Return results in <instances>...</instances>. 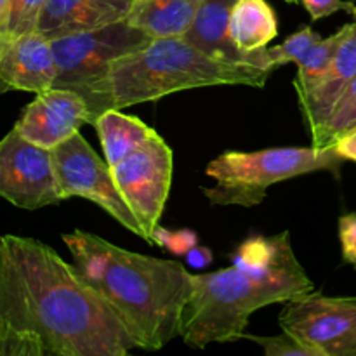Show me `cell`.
Instances as JSON below:
<instances>
[{
  "label": "cell",
  "mask_w": 356,
  "mask_h": 356,
  "mask_svg": "<svg viewBox=\"0 0 356 356\" xmlns=\"http://www.w3.org/2000/svg\"><path fill=\"white\" fill-rule=\"evenodd\" d=\"M136 341L54 249L0 236V356H125Z\"/></svg>",
  "instance_id": "obj_1"
},
{
  "label": "cell",
  "mask_w": 356,
  "mask_h": 356,
  "mask_svg": "<svg viewBox=\"0 0 356 356\" xmlns=\"http://www.w3.org/2000/svg\"><path fill=\"white\" fill-rule=\"evenodd\" d=\"M229 268L191 275L193 294L183 315L181 339L195 350L242 339L254 312L313 291L296 257L289 232L250 236Z\"/></svg>",
  "instance_id": "obj_2"
},
{
  "label": "cell",
  "mask_w": 356,
  "mask_h": 356,
  "mask_svg": "<svg viewBox=\"0 0 356 356\" xmlns=\"http://www.w3.org/2000/svg\"><path fill=\"white\" fill-rule=\"evenodd\" d=\"M73 264L124 322L136 346L156 351L181 336L193 294L179 261L136 254L89 232L63 235Z\"/></svg>",
  "instance_id": "obj_3"
},
{
  "label": "cell",
  "mask_w": 356,
  "mask_h": 356,
  "mask_svg": "<svg viewBox=\"0 0 356 356\" xmlns=\"http://www.w3.org/2000/svg\"><path fill=\"white\" fill-rule=\"evenodd\" d=\"M268 76L257 66L212 58L184 37H163L115 59L103 94L108 110H124L197 87H264Z\"/></svg>",
  "instance_id": "obj_4"
},
{
  "label": "cell",
  "mask_w": 356,
  "mask_h": 356,
  "mask_svg": "<svg viewBox=\"0 0 356 356\" xmlns=\"http://www.w3.org/2000/svg\"><path fill=\"white\" fill-rule=\"evenodd\" d=\"M344 160L334 148H266L259 152H226L212 160L205 172L216 181L205 188L207 200L214 205L256 207L263 204L271 184L294 179L316 170L339 174Z\"/></svg>",
  "instance_id": "obj_5"
},
{
  "label": "cell",
  "mask_w": 356,
  "mask_h": 356,
  "mask_svg": "<svg viewBox=\"0 0 356 356\" xmlns=\"http://www.w3.org/2000/svg\"><path fill=\"white\" fill-rule=\"evenodd\" d=\"M152 37L127 21L99 30L66 35L51 40L56 59L54 87L80 94L90 110V125L108 110L104 103V83L111 63L120 56L145 47Z\"/></svg>",
  "instance_id": "obj_6"
},
{
  "label": "cell",
  "mask_w": 356,
  "mask_h": 356,
  "mask_svg": "<svg viewBox=\"0 0 356 356\" xmlns=\"http://www.w3.org/2000/svg\"><path fill=\"white\" fill-rule=\"evenodd\" d=\"M51 152L63 200L73 197L90 200L108 212L115 221L120 222L125 229L146 240L141 225L115 184L110 163L96 155L80 132Z\"/></svg>",
  "instance_id": "obj_7"
},
{
  "label": "cell",
  "mask_w": 356,
  "mask_h": 356,
  "mask_svg": "<svg viewBox=\"0 0 356 356\" xmlns=\"http://www.w3.org/2000/svg\"><path fill=\"white\" fill-rule=\"evenodd\" d=\"M278 323L316 356H356V298L306 292L285 302Z\"/></svg>",
  "instance_id": "obj_8"
},
{
  "label": "cell",
  "mask_w": 356,
  "mask_h": 356,
  "mask_svg": "<svg viewBox=\"0 0 356 356\" xmlns=\"http://www.w3.org/2000/svg\"><path fill=\"white\" fill-rule=\"evenodd\" d=\"M172 169V149L156 132L141 148L111 167L115 184L141 225L146 242H152L153 229L162 218Z\"/></svg>",
  "instance_id": "obj_9"
},
{
  "label": "cell",
  "mask_w": 356,
  "mask_h": 356,
  "mask_svg": "<svg viewBox=\"0 0 356 356\" xmlns=\"http://www.w3.org/2000/svg\"><path fill=\"white\" fill-rule=\"evenodd\" d=\"M0 197L26 211L63 202L52 152L28 141L16 129L0 139Z\"/></svg>",
  "instance_id": "obj_10"
},
{
  "label": "cell",
  "mask_w": 356,
  "mask_h": 356,
  "mask_svg": "<svg viewBox=\"0 0 356 356\" xmlns=\"http://www.w3.org/2000/svg\"><path fill=\"white\" fill-rule=\"evenodd\" d=\"M86 124H90L87 101L73 90L52 87L37 94L17 118L14 129L28 141L52 149L76 134Z\"/></svg>",
  "instance_id": "obj_11"
},
{
  "label": "cell",
  "mask_w": 356,
  "mask_h": 356,
  "mask_svg": "<svg viewBox=\"0 0 356 356\" xmlns=\"http://www.w3.org/2000/svg\"><path fill=\"white\" fill-rule=\"evenodd\" d=\"M56 59L47 37L35 33L10 38L0 52V94H40L54 87Z\"/></svg>",
  "instance_id": "obj_12"
},
{
  "label": "cell",
  "mask_w": 356,
  "mask_h": 356,
  "mask_svg": "<svg viewBox=\"0 0 356 356\" xmlns=\"http://www.w3.org/2000/svg\"><path fill=\"white\" fill-rule=\"evenodd\" d=\"M134 0H45L38 31L49 40L127 19Z\"/></svg>",
  "instance_id": "obj_13"
},
{
  "label": "cell",
  "mask_w": 356,
  "mask_h": 356,
  "mask_svg": "<svg viewBox=\"0 0 356 356\" xmlns=\"http://www.w3.org/2000/svg\"><path fill=\"white\" fill-rule=\"evenodd\" d=\"M356 75V19L346 24V33L325 75L312 90L299 97L302 118L309 132L316 131L329 118L334 104Z\"/></svg>",
  "instance_id": "obj_14"
},
{
  "label": "cell",
  "mask_w": 356,
  "mask_h": 356,
  "mask_svg": "<svg viewBox=\"0 0 356 356\" xmlns=\"http://www.w3.org/2000/svg\"><path fill=\"white\" fill-rule=\"evenodd\" d=\"M205 0H134L127 23L152 38L183 37Z\"/></svg>",
  "instance_id": "obj_15"
},
{
  "label": "cell",
  "mask_w": 356,
  "mask_h": 356,
  "mask_svg": "<svg viewBox=\"0 0 356 356\" xmlns=\"http://www.w3.org/2000/svg\"><path fill=\"white\" fill-rule=\"evenodd\" d=\"M236 0H205L183 37L212 58L250 65L229 40V14Z\"/></svg>",
  "instance_id": "obj_16"
},
{
  "label": "cell",
  "mask_w": 356,
  "mask_h": 356,
  "mask_svg": "<svg viewBox=\"0 0 356 356\" xmlns=\"http://www.w3.org/2000/svg\"><path fill=\"white\" fill-rule=\"evenodd\" d=\"M278 37V21L266 0H236L229 14V40L249 61ZM254 66V65H252Z\"/></svg>",
  "instance_id": "obj_17"
},
{
  "label": "cell",
  "mask_w": 356,
  "mask_h": 356,
  "mask_svg": "<svg viewBox=\"0 0 356 356\" xmlns=\"http://www.w3.org/2000/svg\"><path fill=\"white\" fill-rule=\"evenodd\" d=\"M92 127L97 131L101 146L104 152V160L110 167L141 148L153 134L152 127L141 122L139 118L122 113V110L111 108L101 113L94 120Z\"/></svg>",
  "instance_id": "obj_18"
},
{
  "label": "cell",
  "mask_w": 356,
  "mask_h": 356,
  "mask_svg": "<svg viewBox=\"0 0 356 356\" xmlns=\"http://www.w3.org/2000/svg\"><path fill=\"white\" fill-rule=\"evenodd\" d=\"M344 33H346V24L330 37L320 38L298 59V76L294 80L298 96H302L308 90H312L318 83V80L325 75Z\"/></svg>",
  "instance_id": "obj_19"
},
{
  "label": "cell",
  "mask_w": 356,
  "mask_h": 356,
  "mask_svg": "<svg viewBox=\"0 0 356 356\" xmlns=\"http://www.w3.org/2000/svg\"><path fill=\"white\" fill-rule=\"evenodd\" d=\"M356 129V75L344 92L334 104L329 118L312 132V143L315 148H332L337 139Z\"/></svg>",
  "instance_id": "obj_20"
},
{
  "label": "cell",
  "mask_w": 356,
  "mask_h": 356,
  "mask_svg": "<svg viewBox=\"0 0 356 356\" xmlns=\"http://www.w3.org/2000/svg\"><path fill=\"white\" fill-rule=\"evenodd\" d=\"M320 35L313 31L309 26L301 28L299 31L292 33L291 37L285 38L280 45L271 49H263L254 54H249L250 65L257 66V68L264 70V72H273L275 68L289 65L291 61L298 63V59L312 47L315 42L320 40Z\"/></svg>",
  "instance_id": "obj_21"
},
{
  "label": "cell",
  "mask_w": 356,
  "mask_h": 356,
  "mask_svg": "<svg viewBox=\"0 0 356 356\" xmlns=\"http://www.w3.org/2000/svg\"><path fill=\"white\" fill-rule=\"evenodd\" d=\"M45 0H10L9 40L38 31Z\"/></svg>",
  "instance_id": "obj_22"
},
{
  "label": "cell",
  "mask_w": 356,
  "mask_h": 356,
  "mask_svg": "<svg viewBox=\"0 0 356 356\" xmlns=\"http://www.w3.org/2000/svg\"><path fill=\"white\" fill-rule=\"evenodd\" d=\"M243 337H247L249 341H254L256 344H259L266 356H316L308 346L301 344L296 337H292L291 334L284 332V330H282L280 336L261 337V336H247V334H243Z\"/></svg>",
  "instance_id": "obj_23"
},
{
  "label": "cell",
  "mask_w": 356,
  "mask_h": 356,
  "mask_svg": "<svg viewBox=\"0 0 356 356\" xmlns=\"http://www.w3.org/2000/svg\"><path fill=\"white\" fill-rule=\"evenodd\" d=\"M149 243L163 247L169 252H172L174 256H186L188 250L198 245V238L195 235V232H191V229H177V232H172V229L156 226L153 229L152 242Z\"/></svg>",
  "instance_id": "obj_24"
},
{
  "label": "cell",
  "mask_w": 356,
  "mask_h": 356,
  "mask_svg": "<svg viewBox=\"0 0 356 356\" xmlns=\"http://www.w3.org/2000/svg\"><path fill=\"white\" fill-rule=\"evenodd\" d=\"M299 2L305 6V9L308 10L312 19H323L327 16H332V14L339 13V10H346L353 16L356 6L346 0H299Z\"/></svg>",
  "instance_id": "obj_25"
},
{
  "label": "cell",
  "mask_w": 356,
  "mask_h": 356,
  "mask_svg": "<svg viewBox=\"0 0 356 356\" xmlns=\"http://www.w3.org/2000/svg\"><path fill=\"white\" fill-rule=\"evenodd\" d=\"M339 240L343 259L356 266V214H344L339 219Z\"/></svg>",
  "instance_id": "obj_26"
},
{
  "label": "cell",
  "mask_w": 356,
  "mask_h": 356,
  "mask_svg": "<svg viewBox=\"0 0 356 356\" xmlns=\"http://www.w3.org/2000/svg\"><path fill=\"white\" fill-rule=\"evenodd\" d=\"M337 152V155L344 160V162H355L356 163V129L355 131L348 132L341 139H337L336 145L332 146Z\"/></svg>",
  "instance_id": "obj_27"
},
{
  "label": "cell",
  "mask_w": 356,
  "mask_h": 356,
  "mask_svg": "<svg viewBox=\"0 0 356 356\" xmlns=\"http://www.w3.org/2000/svg\"><path fill=\"white\" fill-rule=\"evenodd\" d=\"M186 261L190 266L197 268V270H202V268H207L209 264L212 263V252L211 249L207 247H202V245H195L193 249L188 250Z\"/></svg>",
  "instance_id": "obj_28"
},
{
  "label": "cell",
  "mask_w": 356,
  "mask_h": 356,
  "mask_svg": "<svg viewBox=\"0 0 356 356\" xmlns=\"http://www.w3.org/2000/svg\"><path fill=\"white\" fill-rule=\"evenodd\" d=\"M9 19H10V0H0V52L9 42Z\"/></svg>",
  "instance_id": "obj_29"
},
{
  "label": "cell",
  "mask_w": 356,
  "mask_h": 356,
  "mask_svg": "<svg viewBox=\"0 0 356 356\" xmlns=\"http://www.w3.org/2000/svg\"><path fill=\"white\" fill-rule=\"evenodd\" d=\"M285 2H289V3H298L299 0H285Z\"/></svg>",
  "instance_id": "obj_30"
},
{
  "label": "cell",
  "mask_w": 356,
  "mask_h": 356,
  "mask_svg": "<svg viewBox=\"0 0 356 356\" xmlns=\"http://www.w3.org/2000/svg\"><path fill=\"white\" fill-rule=\"evenodd\" d=\"M353 17L356 19V9H355V13H353Z\"/></svg>",
  "instance_id": "obj_31"
}]
</instances>
